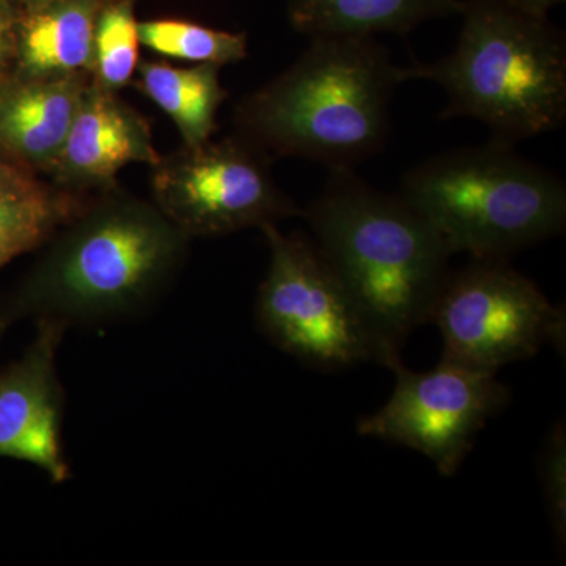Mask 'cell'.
Wrapping results in <instances>:
<instances>
[{
  "label": "cell",
  "instance_id": "6da1fadb",
  "mask_svg": "<svg viewBox=\"0 0 566 566\" xmlns=\"http://www.w3.org/2000/svg\"><path fill=\"white\" fill-rule=\"evenodd\" d=\"M303 216L370 327L381 365L400 363L406 338L430 323L453 253L401 193L379 191L354 169L331 170Z\"/></svg>",
  "mask_w": 566,
  "mask_h": 566
},
{
  "label": "cell",
  "instance_id": "7a4b0ae2",
  "mask_svg": "<svg viewBox=\"0 0 566 566\" xmlns=\"http://www.w3.org/2000/svg\"><path fill=\"white\" fill-rule=\"evenodd\" d=\"M403 66L375 36H316L290 69L245 96L237 134L273 158L354 169L381 150Z\"/></svg>",
  "mask_w": 566,
  "mask_h": 566
},
{
  "label": "cell",
  "instance_id": "3957f363",
  "mask_svg": "<svg viewBox=\"0 0 566 566\" xmlns=\"http://www.w3.org/2000/svg\"><path fill=\"white\" fill-rule=\"evenodd\" d=\"M50 240L0 326L22 318L69 326L129 314L166 285L189 243L155 203L117 186L82 203Z\"/></svg>",
  "mask_w": 566,
  "mask_h": 566
},
{
  "label": "cell",
  "instance_id": "277c9868",
  "mask_svg": "<svg viewBox=\"0 0 566 566\" xmlns=\"http://www.w3.org/2000/svg\"><path fill=\"white\" fill-rule=\"evenodd\" d=\"M455 50L403 66L405 82L444 91L441 118H472L515 145L554 132L566 118V43L546 13L517 0H463Z\"/></svg>",
  "mask_w": 566,
  "mask_h": 566
},
{
  "label": "cell",
  "instance_id": "5b68a950",
  "mask_svg": "<svg viewBox=\"0 0 566 566\" xmlns=\"http://www.w3.org/2000/svg\"><path fill=\"white\" fill-rule=\"evenodd\" d=\"M400 193L453 255L509 260L566 226L564 181L504 140L427 159L406 174Z\"/></svg>",
  "mask_w": 566,
  "mask_h": 566
},
{
  "label": "cell",
  "instance_id": "8992f818",
  "mask_svg": "<svg viewBox=\"0 0 566 566\" xmlns=\"http://www.w3.org/2000/svg\"><path fill=\"white\" fill-rule=\"evenodd\" d=\"M260 230L270 248V264L255 308L266 337L318 370L381 364L370 327L314 240L282 233L277 223Z\"/></svg>",
  "mask_w": 566,
  "mask_h": 566
},
{
  "label": "cell",
  "instance_id": "52a82bcc",
  "mask_svg": "<svg viewBox=\"0 0 566 566\" xmlns=\"http://www.w3.org/2000/svg\"><path fill=\"white\" fill-rule=\"evenodd\" d=\"M430 323L441 331L442 359L486 374L531 359L545 345L565 352V308L505 259H472L450 271Z\"/></svg>",
  "mask_w": 566,
  "mask_h": 566
},
{
  "label": "cell",
  "instance_id": "ba28073f",
  "mask_svg": "<svg viewBox=\"0 0 566 566\" xmlns=\"http://www.w3.org/2000/svg\"><path fill=\"white\" fill-rule=\"evenodd\" d=\"M270 163L240 134L182 147L151 167L153 203L189 240L303 216L279 188Z\"/></svg>",
  "mask_w": 566,
  "mask_h": 566
},
{
  "label": "cell",
  "instance_id": "9c48e42d",
  "mask_svg": "<svg viewBox=\"0 0 566 566\" xmlns=\"http://www.w3.org/2000/svg\"><path fill=\"white\" fill-rule=\"evenodd\" d=\"M394 392L375 415L357 423V433L422 453L439 474L453 476L488 420L504 411L512 390L497 375L442 359L430 371L394 364Z\"/></svg>",
  "mask_w": 566,
  "mask_h": 566
},
{
  "label": "cell",
  "instance_id": "30bf717a",
  "mask_svg": "<svg viewBox=\"0 0 566 566\" xmlns=\"http://www.w3.org/2000/svg\"><path fill=\"white\" fill-rule=\"evenodd\" d=\"M66 326L39 322L20 360L0 374V458L36 465L51 482L70 479L62 452V387L57 352Z\"/></svg>",
  "mask_w": 566,
  "mask_h": 566
},
{
  "label": "cell",
  "instance_id": "8fae6325",
  "mask_svg": "<svg viewBox=\"0 0 566 566\" xmlns=\"http://www.w3.org/2000/svg\"><path fill=\"white\" fill-rule=\"evenodd\" d=\"M159 158L148 122L117 92L91 81L69 137L46 175L65 192H103L117 186L115 178L123 167L133 163L153 167Z\"/></svg>",
  "mask_w": 566,
  "mask_h": 566
},
{
  "label": "cell",
  "instance_id": "7c38bea8",
  "mask_svg": "<svg viewBox=\"0 0 566 566\" xmlns=\"http://www.w3.org/2000/svg\"><path fill=\"white\" fill-rule=\"evenodd\" d=\"M88 73L57 80H11L0 88V158L48 174L69 137Z\"/></svg>",
  "mask_w": 566,
  "mask_h": 566
},
{
  "label": "cell",
  "instance_id": "4fadbf2b",
  "mask_svg": "<svg viewBox=\"0 0 566 566\" xmlns=\"http://www.w3.org/2000/svg\"><path fill=\"white\" fill-rule=\"evenodd\" d=\"M107 0H57L22 10L11 80H57L88 73L96 20Z\"/></svg>",
  "mask_w": 566,
  "mask_h": 566
},
{
  "label": "cell",
  "instance_id": "5bb4252c",
  "mask_svg": "<svg viewBox=\"0 0 566 566\" xmlns=\"http://www.w3.org/2000/svg\"><path fill=\"white\" fill-rule=\"evenodd\" d=\"M463 0H286L294 31L316 36L408 35L417 25L460 17Z\"/></svg>",
  "mask_w": 566,
  "mask_h": 566
},
{
  "label": "cell",
  "instance_id": "9a60e30c",
  "mask_svg": "<svg viewBox=\"0 0 566 566\" xmlns=\"http://www.w3.org/2000/svg\"><path fill=\"white\" fill-rule=\"evenodd\" d=\"M80 197L41 181L39 174L0 158V270L50 241L80 210Z\"/></svg>",
  "mask_w": 566,
  "mask_h": 566
},
{
  "label": "cell",
  "instance_id": "2e32d148",
  "mask_svg": "<svg viewBox=\"0 0 566 566\" xmlns=\"http://www.w3.org/2000/svg\"><path fill=\"white\" fill-rule=\"evenodd\" d=\"M219 71L221 66L211 63L140 61L134 80L139 92L172 118L185 147H199L218 132V112L229 96Z\"/></svg>",
  "mask_w": 566,
  "mask_h": 566
},
{
  "label": "cell",
  "instance_id": "e0dca14e",
  "mask_svg": "<svg viewBox=\"0 0 566 566\" xmlns=\"http://www.w3.org/2000/svg\"><path fill=\"white\" fill-rule=\"evenodd\" d=\"M142 46L177 61L229 65L248 57V35L185 20L139 22Z\"/></svg>",
  "mask_w": 566,
  "mask_h": 566
},
{
  "label": "cell",
  "instance_id": "ac0fdd59",
  "mask_svg": "<svg viewBox=\"0 0 566 566\" xmlns=\"http://www.w3.org/2000/svg\"><path fill=\"white\" fill-rule=\"evenodd\" d=\"M139 46L136 0H107L93 36V84L117 93L132 84L140 62Z\"/></svg>",
  "mask_w": 566,
  "mask_h": 566
},
{
  "label": "cell",
  "instance_id": "d6986e66",
  "mask_svg": "<svg viewBox=\"0 0 566 566\" xmlns=\"http://www.w3.org/2000/svg\"><path fill=\"white\" fill-rule=\"evenodd\" d=\"M539 482L558 557L566 551V423L553 424L538 457Z\"/></svg>",
  "mask_w": 566,
  "mask_h": 566
},
{
  "label": "cell",
  "instance_id": "ffe728a7",
  "mask_svg": "<svg viewBox=\"0 0 566 566\" xmlns=\"http://www.w3.org/2000/svg\"><path fill=\"white\" fill-rule=\"evenodd\" d=\"M21 14V0H0V88L13 76Z\"/></svg>",
  "mask_w": 566,
  "mask_h": 566
},
{
  "label": "cell",
  "instance_id": "44dd1931",
  "mask_svg": "<svg viewBox=\"0 0 566 566\" xmlns=\"http://www.w3.org/2000/svg\"><path fill=\"white\" fill-rule=\"evenodd\" d=\"M517 2L523 3L527 9L547 14L553 7L558 6V3H564L565 0H517Z\"/></svg>",
  "mask_w": 566,
  "mask_h": 566
},
{
  "label": "cell",
  "instance_id": "7402d4cb",
  "mask_svg": "<svg viewBox=\"0 0 566 566\" xmlns=\"http://www.w3.org/2000/svg\"><path fill=\"white\" fill-rule=\"evenodd\" d=\"M52 2H57V0H21L22 10L24 11L43 9V7L50 6Z\"/></svg>",
  "mask_w": 566,
  "mask_h": 566
}]
</instances>
